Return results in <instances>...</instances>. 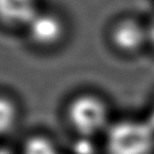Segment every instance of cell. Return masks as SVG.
Returning <instances> with one entry per match:
<instances>
[{
  "instance_id": "1",
  "label": "cell",
  "mask_w": 154,
  "mask_h": 154,
  "mask_svg": "<svg viewBox=\"0 0 154 154\" xmlns=\"http://www.w3.org/2000/svg\"><path fill=\"white\" fill-rule=\"evenodd\" d=\"M110 100L96 91H81L65 108V118L74 134L86 140H101L116 118Z\"/></svg>"
},
{
  "instance_id": "2",
  "label": "cell",
  "mask_w": 154,
  "mask_h": 154,
  "mask_svg": "<svg viewBox=\"0 0 154 154\" xmlns=\"http://www.w3.org/2000/svg\"><path fill=\"white\" fill-rule=\"evenodd\" d=\"M100 142L103 154H154V127L144 115H117Z\"/></svg>"
},
{
  "instance_id": "3",
  "label": "cell",
  "mask_w": 154,
  "mask_h": 154,
  "mask_svg": "<svg viewBox=\"0 0 154 154\" xmlns=\"http://www.w3.org/2000/svg\"><path fill=\"white\" fill-rule=\"evenodd\" d=\"M109 48L120 58L134 59L149 51V22L122 16L109 26L106 33Z\"/></svg>"
},
{
  "instance_id": "4",
  "label": "cell",
  "mask_w": 154,
  "mask_h": 154,
  "mask_svg": "<svg viewBox=\"0 0 154 154\" xmlns=\"http://www.w3.org/2000/svg\"><path fill=\"white\" fill-rule=\"evenodd\" d=\"M25 31L34 47L50 50L63 44L68 29L63 18L58 14L40 10Z\"/></svg>"
},
{
  "instance_id": "5",
  "label": "cell",
  "mask_w": 154,
  "mask_h": 154,
  "mask_svg": "<svg viewBox=\"0 0 154 154\" xmlns=\"http://www.w3.org/2000/svg\"><path fill=\"white\" fill-rule=\"evenodd\" d=\"M38 11V0H0V24L26 29Z\"/></svg>"
},
{
  "instance_id": "6",
  "label": "cell",
  "mask_w": 154,
  "mask_h": 154,
  "mask_svg": "<svg viewBox=\"0 0 154 154\" xmlns=\"http://www.w3.org/2000/svg\"><path fill=\"white\" fill-rule=\"evenodd\" d=\"M20 106L11 95L0 92V138L9 136L18 126Z\"/></svg>"
},
{
  "instance_id": "7",
  "label": "cell",
  "mask_w": 154,
  "mask_h": 154,
  "mask_svg": "<svg viewBox=\"0 0 154 154\" xmlns=\"http://www.w3.org/2000/svg\"><path fill=\"white\" fill-rule=\"evenodd\" d=\"M19 154H63V152L53 137L35 133L24 140Z\"/></svg>"
},
{
  "instance_id": "8",
  "label": "cell",
  "mask_w": 154,
  "mask_h": 154,
  "mask_svg": "<svg viewBox=\"0 0 154 154\" xmlns=\"http://www.w3.org/2000/svg\"><path fill=\"white\" fill-rule=\"evenodd\" d=\"M143 115L146 117V119L149 121V124L154 127V94H153V96H152V99L149 100L147 109L145 110V112Z\"/></svg>"
},
{
  "instance_id": "9",
  "label": "cell",
  "mask_w": 154,
  "mask_h": 154,
  "mask_svg": "<svg viewBox=\"0 0 154 154\" xmlns=\"http://www.w3.org/2000/svg\"><path fill=\"white\" fill-rule=\"evenodd\" d=\"M149 52L154 54V18L149 20Z\"/></svg>"
},
{
  "instance_id": "10",
  "label": "cell",
  "mask_w": 154,
  "mask_h": 154,
  "mask_svg": "<svg viewBox=\"0 0 154 154\" xmlns=\"http://www.w3.org/2000/svg\"><path fill=\"white\" fill-rule=\"evenodd\" d=\"M0 154H15V153H13L11 151H7V149H0Z\"/></svg>"
}]
</instances>
